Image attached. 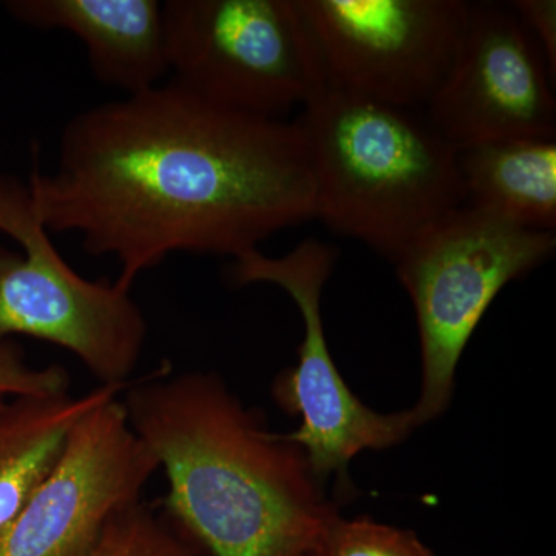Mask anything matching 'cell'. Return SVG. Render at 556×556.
<instances>
[{
    "mask_svg": "<svg viewBox=\"0 0 556 556\" xmlns=\"http://www.w3.org/2000/svg\"><path fill=\"white\" fill-rule=\"evenodd\" d=\"M27 188L49 232L116 258L127 292L172 254L237 258L317 214L295 121L223 108L174 79L73 116L56 169L33 170Z\"/></svg>",
    "mask_w": 556,
    "mask_h": 556,
    "instance_id": "obj_1",
    "label": "cell"
},
{
    "mask_svg": "<svg viewBox=\"0 0 556 556\" xmlns=\"http://www.w3.org/2000/svg\"><path fill=\"white\" fill-rule=\"evenodd\" d=\"M121 404L169 478L164 510L208 555H306L338 517L303 450L217 372L163 371Z\"/></svg>",
    "mask_w": 556,
    "mask_h": 556,
    "instance_id": "obj_2",
    "label": "cell"
},
{
    "mask_svg": "<svg viewBox=\"0 0 556 556\" xmlns=\"http://www.w3.org/2000/svg\"><path fill=\"white\" fill-rule=\"evenodd\" d=\"M295 124L313 166L316 218L391 262L466 204L457 150L424 110L325 87Z\"/></svg>",
    "mask_w": 556,
    "mask_h": 556,
    "instance_id": "obj_3",
    "label": "cell"
},
{
    "mask_svg": "<svg viewBox=\"0 0 556 556\" xmlns=\"http://www.w3.org/2000/svg\"><path fill=\"white\" fill-rule=\"evenodd\" d=\"M555 249V230L525 228L464 204L397 255L422 354V390L409 408L417 427L448 407L457 364L493 300Z\"/></svg>",
    "mask_w": 556,
    "mask_h": 556,
    "instance_id": "obj_4",
    "label": "cell"
},
{
    "mask_svg": "<svg viewBox=\"0 0 556 556\" xmlns=\"http://www.w3.org/2000/svg\"><path fill=\"white\" fill-rule=\"evenodd\" d=\"M0 340L28 336L70 351L101 386H127L137 368L148 321L130 292L108 278L79 276L62 258L33 211L20 179L0 175Z\"/></svg>",
    "mask_w": 556,
    "mask_h": 556,
    "instance_id": "obj_5",
    "label": "cell"
},
{
    "mask_svg": "<svg viewBox=\"0 0 556 556\" xmlns=\"http://www.w3.org/2000/svg\"><path fill=\"white\" fill-rule=\"evenodd\" d=\"M163 14L172 79L204 100L280 118L325 89L292 0H167Z\"/></svg>",
    "mask_w": 556,
    "mask_h": 556,
    "instance_id": "obj_6",
    "label": "cell"
},
{
    "mask_svg": "<svg viewBox=\"0 0 556 556\" xmlns=\"http://www.w3.org/2000/svg\"><path fill=\"white\" fill-rule=\"evenodd\" d=\"M338 257V249L317 239L300 241L281 257L254 249L233 258L229 278L237 287L274 285L298 305L305 327L299 362L278 375L273 396L278 407L299 417L298 430L288 438L303 450L314 477L324 486L336 478L342 490L351 486L348 467L358 453L393 447L419 427L412 409L386 415L367 407L332 361L321 318V292Z\"/></svg>",
    "mask_w": 556,
    "mask_h": 556,
    "instance_id": "obj_7",
    "label": "cell"
},
{
    "mask_svg": "<svg viewBox=\"0 0 556 556\" xmlns=\"http://www.w3.org/2000/svg\"><path fill=\"white\" fill-rule=\"evenodd\" d=\"M327 89L426 110L452 73L467 0H292Z\"/></svg>",
    "mask_w": 556,
    "mask_h": 556,
    "instance_id": "obj_8",
    "label": "cell"
},
{
    "mask_svg": "<svg viewBox=\"0 0 556 556\" xmlns=\"http://www.w3.org/2000/svg\"><path fill=\"white\" fill-rule=\"evenodd\" d=\"M160 464L118 396L80 417L56 464L0 532V556H83L113 515L141 501Z\"/></svg>",
    "mask_w": 556,
    "mask_h": 556,
    "instance_id": "obj_9",
    "label": "cell"
},
{
    "mask_svg": "<svg viewBox=\"0 0 556 556\" xmlns=\"http://www.w3.org/2000/svg\"><path fill=\"white\" fill-rule=\"evenodd\" d=\"M554 86L511 7L470 2L455 65L424 113L457 152L497 139H555Z\"/></svg>",
    "mask_w": 556,
    "mask_h": 556,
    "instance_id": "obj_10",
    "label": "cell"
},
{
    "mask_svg": "<svg viewBox=\"0 0 556 556\" xmlns=\"http://www.w3.org/2000/svg\"><path fill=\"white\" fill-rule=\"evenodd\" d=\"M7 9L39 30L72 33L86 47L94 76L127 94L159 86L170 72L159 0H17Z\"/></svg>",
    "mask_w": 556,
    "mask_h": 556,
    "instance_id": "obj_11",
    "label": "cell"
},
{
    "mask_svg": "<svg viewBox=\"0 0 556 556\" xmlns=\"http://www.w3.org/2000/svg\"><path fill=\"white\" fill-rule=\"evenodd\" d=\"M126 387L101 386L80 396L0 397V532L50 473L73 426Z\"/></svg>",
    "mask_w": 556,
    "mask_h": 556,
    "instance_id": "obj_12",
    "label": "cell"
},
{
    "mask_svg": "<svg viewBox=\"0 0 556 556\" xmlns=\"http://www.w3.org/2000/svg\"><path fill=\"white\" fill-rule=\"evenodd\" d=\"M466 204L538 230L556 229V141L508 138L457 152Z\"/></svg>",
    "mask_w": 556,
    "mask_h": 556,
    "instance_id": "obj_13",
    "label": "cell"
},
{
    "mask_svg": "<svg viewBox=\"0 0 556 556\" xmlns=\"http://www.w3.org/2000/svg\"><path fill=\"white\" fill-rule=\"evenodd\" d=\"M83 556H211L164 508L134 504L109 519Z\"/></svg>",
    "mask_w": 556,
    "mask_h": 556,
    "instance_id": "obj_14",
    "label": "cell"
},
{
    "mask_svg": "<svg viewBox=\"0 0 556 556\" xmlns=\"http://www.w3.org/2000/svg\"><path fill=\"white\" fill-rule=\"evenodd\" d=\"M309 556H434L412 530L361 517H336L318 538Z\"/></svg>",
    "mask_w": 556,
    "mask_h": 556,
    "instance_id": "obj_15",
    "label": "cell"
},
{
    "mask_svg": "<svg viewBox=\"0 0 556 556\" xmlns=\"http://www.w3.org/2000/svg\"><path fill=\"white\" fill-rule=\"evenodd\" d=\"M70 376L61 365L33 368L21 345L0 340V397L47 396L68 391Z\"/></svg>",
    "mask_w": 556,
    "mask_h": 556,
    "instance_id": "obj_16",
    "label": "cell"
},
{
    "mask_svg": "<svg viewBox=\"0 0 556 556\" xmlns=\"http://www.w3.org/2000/svg\"><path fill=\"white\" fill-rule=\"evenodd\" d=\"M511 10L522 22L543 53L548 72L556 73V2L555 0H515Z\"/></svg>",
    "mask_w": 556,
    "mask_h": 556,
    "instance_id": "obj_17",
    "label": "cell"
},
{
    "mask_svg": "<svg viewBox=\"0 0 556 556\" xmlns=\"http://www.w3.org/2000/svg\"><path fill=\"white\" fill-rule=\"evenodd\" d=\"M302 556H309V554H306V555H302Z\"/></svg>",
    "mask_w": 556,
    "mask_h": 556,
    "instance_id": "obj_18",
    "label": "cell"
}]
</instances>
